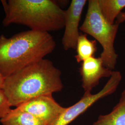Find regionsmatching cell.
<instances>
[{
	"label": "cell",
	"mask_w": 125,
	"mask_h": 125,
	"mask_svg": "<svg viewBox=\"0 0 125 125\" xmlns=\"http://www.w3.org/2000/svg\"><path fill=\"white\" fill-rule=\"evenodd\" d=\"M125 22V11L121 12L117 17L115 23L120 25L121 23Z\"/></svg>",
	"instance_id": "cell-14"
},
{
	"label": "cell",
	"mask_w": 125,
	"mask_h": 125,
	"mask_svg": "<svg viewBox=\"0 0 125 125\" xmlns=\"http://www.w3.org/2000/svg\"><path fill=\"white\" fill-rule=\"evenodd\" d=\"M63 87L61 71L44 58L5 77L2 89L11 106L16 107L36 97L60 92Z\"/></svg>",
	"instance_id": "cell-1"
},
{
	"label": "cell",
	"mask_w": 125,
	"mask_h": 125,
	"mask_svg": "<svg viewBox=\"0 0 125 125\" xmlns=\"http://www.w3.org/2000/svg\"><path fill=\"white\" fill-rule=\"evenodd\" d=\"M0 121L2 125H46L36 117L17 107L11 109Z\"/></svg>",
	"instance_id": "cell-10"
},
{
	"label": "cell",
	"mask_w": 125,
	"mask_h": 125,
	"mask_svg": "<svg viewBox=\"0 0 125 125\" xmlns=\"http://www.w3.org/2000/svg\"><path fill=\"white\" fill-rule=\"evenodd\" d=\"M121 79L120 72L113 71L109 80L102 90L95 94H84L78 102L70 107H65L63 112L50 125H69L100 99L115 92Z\"/></svg>",
	"instance_id": "cell-5"
},
{
	"label": "cell",
	"mask_w": 125,
	"mask_h": 125,
	"mask_svg": "<svg viewBox=\"0 0 125 125\" xmlns=\"http://www.w3.org/2000/svg\"><path fill=\"white\" fill-rule=\"evenodd\" d=\"M93 125H125V89L112 111L107 115H100Z\"/></svg>",
	"instance_id": "cell-9"
},
{
	"label": "cell",
	"mask_w": 125,
	"mask_h": 125,
	"mask_svg": "<svg viewBox=\"0 0 125 125\" xmlns=\"http://www.w3.org/2000/svg\"><path fill=\"white\" fill-rule=\"evenodd\" d=\"M5 79V77L0 72V89H3L4 83Z\"/></svg>",
	"instance_id": "cell-15"
},
{
	"label": "cell",
	"mask_w": 125,
	"mask_h": 125,
	"mask_svg": "<svg viewBox=\"0 0 125 125\" xmlns=\"http://www.w3.org/2000/svg\"><path fill=\"white\" fill-rule=\"evenodd\" d=\"M56 43L49 32L28 30L0 36V72L5 77L44 59Z\"/></svg>",
	"instance_id": "cell-2"
},
{
	"label": "cell",
	"mask_w": 125,
	"mask_h": 125,
	"mask_svg": "<svg viewBox=\"0 0 125 125\" xmlns=\"http://www.w3.org/2000/svg\"><path fill=\"white\" fill-rule=\"evenodd\" d=\"M99 8L103 16L111 25L125 8V0H98Z\"/></svg>",
	"instance_id": "cell-11"
},
{
	"label": "cell",
	"mask_w": 125,
	"mask_h": 125,
	"mask_svg": "<svg viewBox=\"0 0 125 125\" xmlns=\"http://www.w3.org/2000/svg\"><path fill=\"white\" fill-rule=\"evenodd\" d=\"M16 107L36 117L46 125L51 124L65 108L55 100L52 94L43 95L36 97L23 103Z\"/></svg>",
	"instance_id": "cell-6"
},
{
	"label": "cell",
	"mask_w": 125,
	"mask_h": 125,
	"mask_svg": "<svg viewBox=\"0 0 125 125\" xmlns=\"http://www.w3.org/2000/svg\"><path fill=\"white\" fill-rule=\"evenodd\" d=\"M95 40H89L86 34H80L76 44V54L75 56L78 63L83 62L92 57L97 51Z\"/></svg>",
	"instance_id": "cell-12"
},
{
	"label": "cell",
	"mask_w": 125,
	"mask_h": 125,
	"mask_svg": "<svg viewBox=\"0 0 125 125\" xmlns=\"http://www.w3.org/2000/svg\"><path fill=\"white\" fill-rule=\"evenodd\" d=\"M84 94L91 93L103 77H110L113 71L104 66L100 57H92L81 62L79 68Z\"/></svg>",
	"instance_id": "cell-8"
},
{
	"label": "cell",
	"mask_w": 125,
	"mask_h": 125,
	"mask_svg": "<svg viewBox=\"0 0 125 125\" xmlns=\"http://www.w3.org/2000/svg\"><path fill=\"white\" fill-rule=\"evenodd\" d=\"M119 25H111L104 18L99 8L98 0L88 1L85 18L79 28L81 31L93 37L103 47L100 58L105 67L115 69L118 55L114 47L115 41Z\"/></svg>",
	"instance_id": "cell-4"
},
{
	"label": "cell",
	"mask_w": 125,
	"mask_h": 125,
	"mask_svg": "<svg viewBox=\"0 0 125 125\" xmlns=\"http://www.w3.org/2000/svg\"><path fill=\"white\" fill-rule=\"evenodd\" d=\"M11 107L3 89H0V120L11 110Z\"/></svg>",
	"instance_id": "cell-13"
},
{
	"label": "cell",
	"mask_w": 125,
	"mask_h": 125,
	"mask_svg": "<svg viewBox=\"0 0 125 125\" xmlns=\"http://www.w3.org/2000/svg\"><path fill=\"white\" fill-rule=\"evenodd\" d=\"M5 16V27L14 24L35 31L49 32L64 27V10L52 0H1Z\"/></svg>",
	"instance_id": "cell-3"
},
{
	"label": "cell",
	"mask_w": 125,
	"mask_h": 125,
	"mask_svg": "<svg viewBox=\"0 0 125 125\" xmlns=\"http://www.w3.org/2000/svg\"><path fill=\"white\" fill-rule=\"evenodd\" d=\"M86 0H72L68 9L64 10V32L62 39L65 51L76 49L80 35L79 24Z\"/></svg>",
	"instance_id": "cell-7"
}]
</instances>
